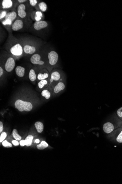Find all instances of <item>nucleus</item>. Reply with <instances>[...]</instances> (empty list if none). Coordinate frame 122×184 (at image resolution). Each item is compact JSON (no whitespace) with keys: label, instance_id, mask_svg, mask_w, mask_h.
<instances>
[{"label":"nucleus","instance_id":"26","mask_svg":"<svg viewBox=\"0 0 122 184\" xmlns=\"http://www.w3.org/2000/svg\"><path fill=\"white\" fill-rule=\"evenodd\" d=\"M116 114L117 116L122 121V107L117 111Z\"/></svg>","mask_w":122,"mask_h":184},{"label":"nucleus","instance_id":"1","mask_svg":"<svg viewBox=\"0 0 122 184\" xmlns=\"http://www.w3.org/2000/svg\"><path fill=\"white\" fill-rule=\"evenodd\" d=\"M122 126V121L119 119L116 122H107L104 123L103 126V131L107 134H110L112 132Z\"/></svg>","mask_w":122,"mask_h":184},{"label":"nucleus","instance_id":"20","mask_svg":"<svg viewBox=\"0 0 122 184\" xmlns=\"http://www.w3.org/2000/svg\"><path fill=\"white\" fill-rule=\"evenodd\" d=\"M38 7L41 11L43 12H45L47 10V5L46 3L43 1H41L39 3Z\"/></svg>","mask_w":122,"mask_h":184},{"label":"nucleus","instance_id":"5","mask_svg":"<svg viewBox=\"0 0 122 184\" xmlns=\"http://www.w3.org/2000/svg\"><path fill=\"white\" fill-rule=\"evenodd\" d=\"M48 58L50 64L52 66H55L58 61V54L55 51H50L48 53Z\"/></svg>","mask_w":122,"mask_h":184},{"label":"nucleus","instance_id":"16","mask_svg":"<svg viewBox=\"0 0 122 184\" xmlns=\"http://www.w3.org/2000/svg\"><path fill=\"white\" fill-rule=\"evenodd\" d=\"M16 75L19 77H23L25 75V68L22 66H18L16 68Z\"/></svg>","mask_w":122,"mask_h":184},{"label":"nucleus","instance_id":"13","mask_svg":"<svg viewBox=\"0 0 122 184\" xmlns=\"http://www.w3.org/2000/svg\"><path fill=\"white\" fill-rule=\"evenodd\" d=\"M66 87V86L64 82L61 81L58 83L53 87V92L55 94L59 93L60 92L64 91Z\"/></svg>","mask_w":122,"mask_h":184},{"label":"nucleus","instance_id":"9","mask_svg":"<svg viewBox=\"0 0 122 184\" xmlns=\"http://www.w3.org/2000/svg\"><path fill=\"white\" fill-rule=\"evenodd\" d=\"M41 57L38 54H35L31 57L30 61L31 63L34 65H43L44 62L41 60Z\"/></svg>","mask_w":122,"mask_h":184},{"label":"nucleus","instance_id":"28","mask_svg":"<svg viewBox=\"0 0 122 184\" xmlns=\"http://www.w3.org/2000/svg\"><path fill=\"white\" fill-rule=\"evenodd\" d=\"M6 136H7V133L5 132H3L1 133V137H0V142H2L4 141V139L6 138Z\"/></svg>","mask_w":122,"mask_h":184},{"label":"nucleus","instance_id":"27","mask_svg":"<svg viewBox=\"0 0 122 184\" xmlns=\"http://www.w3.org/2000/svg\"><path fill=\"white\" fill-rule=\"evenodd\" d=\"M3 146L5 147L9 148L12 147V144L8 142L7 141H4L2 142Z\"/></svg>","mask_w":122,"mask_h":184},{"label":"nucleus","instance_id":"25","mask_svg":"<svg viewBox=\"0 0 122 184\" xmlns=\"http://www.w3.org/2000/svg\"><path fill=\"white\" fill-rule=\"evenodd\" d=\"M48 84V81L46 79L43 80L38 83V86L40 89H42Z\"/></svg>","mask_w":122,"mask_h":184},{"label":"nucleus","instance_id":"2","mask_svg":"<svg viewBox=\"0 0 122 184\" xmlns=\"http://www.w3.org/2000/svg\"><path fill=\"white\" fill-rule=\"evenodd\" d=\"M15 107L20 112L30 111L33 108V105L31 102L24 101L20 99L17 100L15 102Z\"/></svg>","mask_w":122,"mask_h":184},{"label":"nucleus","instance_id":"19","mask_svg":"<svg viewBox=\"0 0 122 184\" xmlns=\"http://www.w3.org/2000/svg\"><path fill=\"white\" fill-rule=\"evenodd\" d=\"M29 79L32 82H34L35 81L37 77L35 70L33 69L30 70L29 74Z\"/></svg>","mask_w":122,"mask_h":184},{"label":"nucleus","instance_id":"36","mask_svg":"<svg viewBox=\"0 0 122 184\" xmlns=\"http://www.w3.org/2000/svg\"><path fill=\"white\" fill-rule=\"evenodd\" d=\"M35 142L36 143H39L40 142L39 140L38 139H36V140H35Z\"/></svg>","mask_w":122,"mask_h":184},{"label":"nucleus","instance_id":"14","mask_svg":"<svg viewBox=\"0 0 122 184\" xmlns=\"http://www.w3.org/2000/svg\"><path fill=\"white\" fill-rule=\"evenodd\" d=\"M17 15L18 14L15 11H10V12L7 13L4 19H8L13 22L17 18Z\"/></svg>","mask_w":122,"mask_h":184},{"label":"nucleus","instance_id":"4","mask_svg":"<svg viewBox=\"0 0 122 184\" xmlns=\"http://www.w3.org/2000/svg\"><path fill=\"white\" fill-rule=\"evenodd\" d=\"M10 52L11 53L15 56H20L23 52V48L20 43H17L11 47Z\"/></svg>","mask_w":122,"mask_h":184},{"label":"nucleus","instance_id":"30","mask_svg":"<svg viewBox=\"0 0 122 184\" xmlns=\"http://www.w3.org/2000/svg\"><path fill=\"white\" fill-rule=\"evenodd\" d=\"M29 2L31 6L35 7L37 4V0H29Z\"/></svg>","mask_w":122,"mask_h":184},{"label":"nucleus","instance_id":"35","mask_svg":"<svg viewBox=\"0 0 122 184\" xmlns=\"http://www.w3.org/2000/svg\"><path fill=\"white\" fill-rule=\"evenodd\" d=\"M17 1H18L19 3H20V4H22L26 2L27 1H26V0H18Z\"/></svg>","mask_w":122,"mask_h":184},{"label":"nucleus","instance_id":"23","mask_svg":"<svg viewBox=\"0 0 122 184\" xmlns=\"http://www.w3.org/2000/svg\"><path fill=\"white\" fill-rule=\"evenodd\" d=\"M13 136L14 139L17 140V141H20L21 139V137L18 134L17 129H14L13 130Z\"/></svg>","mask_w":122,"mask_h":184},{"label":"nucleus","instance_id":"33","mask_svg":"<svg viewBox=\"0 0 122 184\" xmlns=\"http://www.w3.org/2000/svg\"><path fill=\"white\" fill-rule=\"evenodd\" d=\"M3 130V124L2 122H0V133H1Z\"/></svg>","mask_w":122,"mask_h":184},{"label":"nucleus","instance_id":"7","mask_svg":"<svg viewBox=\"0 0 122 184\" xmlns=\"http://www.w3.org/2000/svg\"><path fill=\"white\" fill-rule=\"evenodd\" d=\"M24 24L23 21L20 19H16L13 22L11 28L13 31H17L23 28L24 27Z\"/></svg>","mask_w":122,"mask_h":184},{"label":"nucleus","instance_id":"18","mask_svg":"<svg viewBox=\"0 0 122 184\" xmlns=\"http://www.w3.org/2000/svg\"><path fill=\"white\" fill-rule=\"evenodd\" d=\"M35 126L38 133H41L44 130V125L41 122L38 121L35 123Z\"/></svg>","mask_w":122,"mask_h":184},{"label":"nucleus","instance_id":"21","mask_svg":"<svg viewBox=\"0 0 122 184\" xmlns=\"http://www.w3.org/2000/svg\"><path fill=\"white\" fill-rule=\"evenodd\" d=\"M33 139V136L32 135L27 136L25 139L26 146L27 147L30 146L32 145V141Z\"/></svg>","mask_w":122,"mask_h":184},{"label":"nucleus","instance_id":"6","mask_svg":"<svg viewBox=\"0 0 122 184\" xmlns=\"http://www.w3.org/2000/svg\"><path fill=\"white\" fill-rule=\"evenodd\" d=\"M15 61L14 58L11 57L8 58L5 64V69L7 72H11L15 66Z\"/></svg>","mask_w":122,"mask_h":184},{"label":"nucleus","instance_id":"17","mask_svg":"<svg viewBox=\"0 0 122 184\" xmlns=\"http://www.w3.org/2000/svg\"><path fill=\"white\" fill-rule=\"evenodd\" d=\"M49 76V74L47 71H41L38 73L37 76V79L38 80L41 81L43 80L46 79Z\"/></svg>","mask_w":122,"mask_h":184},{"label":"nucleus","instance_id":"11","mask_svg":"<svg viewBox=\"0 0 122 184\" xmlns=\"http://www.w3.org/2000/svg\"><path fill=\"white\" fill-rule=\"evenodd\" d=\"M48 24L46 21H36L33 24L34 28L35 30L39 31L48 27Z\"/></svg>","mask_w":122,"mask_h":184},{"label":"nucleus","instance_id":"24","mask_svg":"<svg viewBox=\"0 0 122 184\" xmlns=\"http://www.w3.org/2000/svg\"><path fill=\"white\" fill-rule=\"evenodd\" d=\"M41 95L43 96L44 97L45 99H48L50 98L51 94L49 91L47 89H45L42 91Z\"/></svg>","mask_w":122,"mask_h":184},{"label":"nucleus","instance_id":"15","mask_svg":"<svg viewBox=\"0 0 122 184\" xmlns=\"http://www.w3.org/2000/svg\"><path fill=\"white\" fill-rule=\"evenodd\" d=\"M13 2L11 0H3L1 2V6L3 9H7L12 7Z\"/></svg>","mask_w":122,"mask_h":184},{"label":"nucleus","instance_id":"29","mask_svg":"<svg viewBox=\"0 0 122 184\" xmlns=\"http://www.w3.org/2000/svg\"><path fill=\"white\" fill-rule=\"evenodd\" d=\"M7 13L6 10H2L1 11L0 14V19L1 20L4 18Z\"/></svg>","mask_w":122,"mask_h":184},{"label":"nucleus","instance_id":"12","mask_svg":"<svg viewBox=\"0 0 122 184\" xmlns=\"http://www.w3.org/2000/svg\"><path fill=\"white\" fill-rule=\"evenodd\" d=\"M24 52L27 54H33L36 51V48L34 46L27 44L23 47Z\"/></svg>","mask_w":122,"mask_h":184},{"label":"nucleus","instance_id":"3","mask_svg":"<svg viewBox=\"0 0 122 184\" xmlns=\"http://www.w3.org/2000/svg\"><path fill=\"white\" fill-rule=\"evenodd\" d=\"M63 78L61 72L54 71L50 74V82L54 86L58 83L63 81Z\"/></svg>","mask_w":122,"mask_h":184},{"label":"nucleus","instance_id":"34","mask_svg":"<svg viewBox=\"0 0 122 184\" xmlns=\"http://www.w3.org/2000/svg\"><path fill=\"white\" fill-rule=\"evenodd\" d=\"M4 74V70H3L2 67H0V77H1Z\"/></svg>","mask_w":122,"mask_h":184},{"label":"nucleus","instance_id":"31","mask_svg":"<svg viewBox=\"0 0 122 184\" xmlns=\"http://www.w3.org/2000/svg\"><path fill=\"white\" fill-rule=\"evenodd\" d=\"M19 143H20V145L22 147L26 145L25 140H22V141H21Z\"/></svg>","mask_w":122,"mask_h":184},{"label":"nucleus","instance_id":"22","mask_svg":"<svg viewBox=\"0 0 122 184\" xmlns=\"http://www.w3.org/2000/svg\"><path fill=\"white\" fill-rule=\"evenodd\" d=\"M48 146V144L45 141H42L40 144L37 145V147L39 150H43L47 148Z\"/></svg>","mask_w":122,"mask_h":184},{"label":"nucleus","instance_id":"8","mask_svg":"<svg viewBox=\"0 0 122 184\" xmlns=\"http://www.w3.org/2000/svg\"><path fill=\"white\" fill-rule=\"evenodd\" d=\"M26 10V5L24 4H20L18 6L17 14L21 19H25L27 17V13Z\"/></svg>","mask_w":122,"mask_h":184},{"label":"nucleus","instance_id":"10","mask_svg":"<svg viewBox=\"0 0 122 184\" xmlns=\"http://www.w3.org/2000/svg\"><path fill=\"white\" fill-rule=\"evenodd\" d=\"M111 133L113 135V136H115L117 142L122 143V126L115 130Z\"/></svg>","mask_w":122,"mask_h":184},{"label":"nucleus","instance_id":"32","mask_svg":"<svg viewBox=\"0 0 122 184\" xmlns=\"http://www.w3.org/2000/svg\"><path fill=\"white\" fill-rule=\"evenodd\" d=\"M12 143L15 146H18L19 144V142L17 141H12Z\"/></svg>","mask_w":122,"mask_h":184}]
</instances>
